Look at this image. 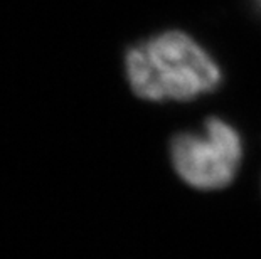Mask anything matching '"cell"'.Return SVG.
Returning <instances> with one entry per match:
<instances>
[{
	"instance_id": "6da1fadb",
	"label": "cell",
	"mask_w": 261,
	"mask_h": 259,
	"mask_svg": "<svg viewBox=\"0 0 261 259\" xmlns=\"http://www.w3.org/2000/svg\"><path fill=\"white\" fill-rule=\"evenodd\" d=\"M132 91L148 101H191L223 81L219 64L194 37L165 31L132 46L125 54Z\"/></svg>"
},
{
	"instance_id": "7a4b0ae2",
	"label": "cell",
	"mask_w": 261,
	"mask_h": 259,
	"mask_svg": "<svg viewBox=\"0 0 261 259\" xmlns=\"http://www.w3.org/2000/svg\"><path fill=\"white\" fill-rule=\"evenodd\" d=\"M243 158L241 135L226 120H205L202 131H180L170 140L177 175L199 190L224 189L236 179Z\"/></svg>"
},
{
	"instance_id": "3957f363",
	"label": "cell",
	"mask_w": 261,
	"mask_h": 259,
	"mask_svg": "<svg viewBox=\"0 0 261 259\" xmlns=\"http://www.w3.org/2000/svg\"><path fill=\"white\" fill-rule=\"evenodd\" d=\"M253 2H254V5H256V9L261 12V0H253Z\"/></svg>"
}]
</instances>
